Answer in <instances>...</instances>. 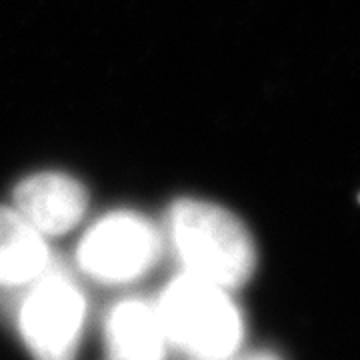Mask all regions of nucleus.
<instances>
[{
	"instance_id": "obj_6",
	"label": "nucleus",
	"mask_w": 360,
	"mask_h": 360,
	"mask_svg": "<svg viewBox=\"0 0 360 360\" xmlns=\"http://www.w3.org/2000/svg\"><path fill=\"white\" fill-rule=\"evenodd\" d=\"M106 360H168L172 348L155 300L124 296L103 319Z\"/></svg>"
},
{
	"instance_id": "obj_1",
	"label": "nucleus",
	"mask_w": 360,
	"mask_h": 360,
	"mask_svg": "<svg viewBox=\"0 0 360 360\" xmlns=\"http://www.w3.org/2000/svg\"><path fill=\"white\" fill-rule=\"evenodd\" d=\"M167 243L180 272L229 290L245 286L257 270L250 232L231 210L208 200L182 198L167 220Z\"/></svg>"
},
{
	"instance_id": "obj_3",
	"label": "nucleus",
	"mask_w": 360,
	"mask_h": 360,
	"mask_svg": "<svg viewBox=\"0 0 360 360\" xmlns=\"http://www.w3.org/2000/svg\"><path fill=\"white\" fill-rule=\"evenodd\" d=\"M14 296V326L32 360H77L89 324V298L56 264Z\"/></svg>"
},
{
	"instance_id": "obj_2",
	"label": "nucleus",
	"mask_w": 360,
	"mask_h": 360,
	"mask_svg": "<svg viewBox=\"0 0 360 360\" xmlns=\"http://www.w3.org/2000/svg\"><path fill=\"white\" fill-rule=\"evenodd\" d=\"M155 302L172 352L219 360L245 348L246 321L234 290L179 270Z\"/></svg>"
},
{
	"instance_id": "obj_7",
	"label": "nucleus",
	"mask_w": 360,
	"mask_h": 360,
	"mask_svg": "<svg viewBox=\"0 0 360 360\" xmlns=\"http://www.w3.org/2000/svg\"><path fill=\"white\" fill-rule=\"evenodd\" d=\"M52 266L49 238L14 206H0V292L16 295Z\"/></svg>"
},
{
	"instance_id": "obj_4",
	"label": "nucleus",
	"mask_w": 360,
	"mask_h": 360,
	"mask_svg": "<svg viewBox=\"0 0 360 360\" xmlns=\"http://www.w3.org/2000/svg\"><path fill=\"white\" fill-rule=\"evenodd\" d=\"M162 232L132 210H116L98 219L77 246L78 270L103 286L139 283L162 255Z\"/></svg>"
},
{
	"instance_id": "obj_5",
	"label": "nucleus",
	"mask_w": 360,
	"mask_h": 360,
	"mask_svg": "<svg viewBox=\"0 0 360 360\" xmlns=\"http://www.w3.org/2000/svg\"><path fill=\"white\" fill-rule=\"evenodd\" d=\"M14 208L46 238L77 229L89 208V193L63 172H39L14 191Z\"/></svg>"
},
{
	"instance_id": "obj_8",
	"label": "nucleus",
	"mask_w": 360,
	"mask_h": 360,
	"mask_svg": "<svg viewBox=\"0 0 360 360\" xmlns=\"http://www.w3.org/2000/svg\"><path fill=\"white\" fill-rule=\"evenodd\" d=\"M194 360V359H186ZM219 360H284L278 352L274 350H269V348H257V350H238L236 354H232L229 359H219Z\"/></svg>"
}]
</instances>
